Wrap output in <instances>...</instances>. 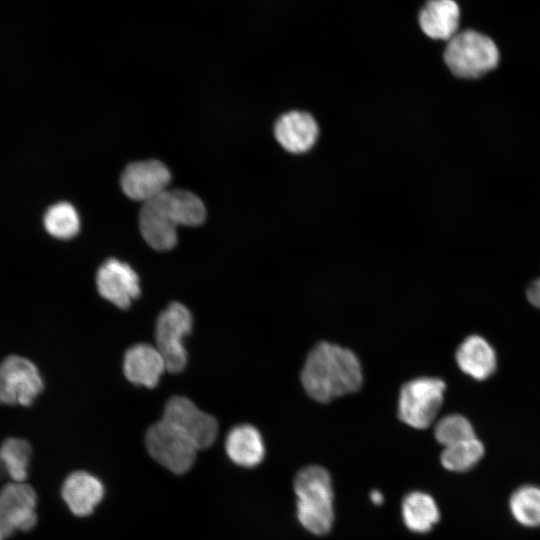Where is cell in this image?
I'll list each match as a JSON object with an SVG mask.
<instances>
[{"label":"cell","instance_id":"8fae6325","mask_svg":"<svg viewBox=\"0 0 540 540\" xmlns=\"http://www.w3.org/2000/svg\"><path fill=\"white\" fill-rule=\"evenodd\" d=\"M170 181L171 174L162 162L146 160L127 165L120 184L127 197L145 203L165 192Z\"/></svg>","mask_w":540,"mask_h":540},{"label":"cell","instance_id":"7402d4cb","mask_svg":"<svg viewBox=\"0 0 540 540\" xmlns=\"http://www.w3.org/2000/svg\"><path fill=\"white\" fill-rule=\"evenodd\" d=\"M513 518L525 527L540 526V487L524 485L516 489L509 500Z\"/></svg>","mask_w":540,"mask_h":540},{"label":"cell","instance_id":"cb8c5ba5","mask_svg":"<svg viewBox=\"0 0 540 540\" xmlns=\"http://www.w3.org/2000/svg\"><path fill=\"white\" fill-rule=\"evenodd\" d=\"M434 435L444 447L476 436L469 420L459 414L446 415L438 420Z\"/></svg>","mask_w":540,"mask_h":540},{"label":"cell","instance_id":"9a60e30c","mask_svg":"<svg viewBox=\"0 0 540 540\" xmlns=\"http://www.w3.org/2000/svg\"><path fill=\"white\" fill-rule=\"evenodd\" d=\"M61 495L69 510L76 516L90 515L104 496L102 482L85 471H76L66 477Z\"/></svg>","mask_w":540,"mask_h":540},{"label":"cell","instance_id":"e0dca14e","mask_svg":"<svg viewBox=\"0 0 540 540\" xmlns=\"http://www.w3.org/2000/svg\"><path fill=\"white\" fill-rule=\"evenodd\" d=\"M459 19V7L454 0H429L419 14L422 31L432 39H451L457 33Z\"/></svg>","mask_w":540,"mask_h":540},{"label":"cell","instance_id":"ffe728a7","mask_svg":"<svg viewBox=\"0 0 540 540\" xmlns=\"http://www.w3.org/2000/svg\"><path fill=\"white\" fill-rule=\"evenodd\" d=\"M31 454V446L26 440L8 438L0 446V468L14 482H24L28 474Z\"/></svg>","mask_w":540,"mask_h":540},{"label":"cell","instance_id":"44dd1931","mask_svg":"<svg viewBox=\"0 0 540 540\" xmlns=\"http://www.w3.org/2000/svg\"><path fill=\"white\" fill-rule=\"evenodd\" d=\"M484 452L483 443L475 436L444 447L441 463L447 470L465 472L482 459Z\"/></svg>","mask_w":540,"mask_h":540},{"label":"cell","instance_id":"d6986e66","mask_svg":"<svg viewBox=\"0 0 540 540\" xmlns=\"http://www.w3.org/2000/svg\"><path fill=\"white\" fill-rule=\"evenodd\" d=\"M440 513L432 496L413 491L402 502V518L406 527L416 533H426L439 521Z\"/></svg>","mask_w":540,"mask_h":540},{"label":"cell","instance_id":"52a82bcc","mask_svg":"<svg viewBox=\"0 0 540 540\" xmlns=\"http://www.w3.org/2000/svg\"><path fill=\"white\" fill-rule=\"evenodd\" d=\"M145 443L151 457L176 474L192 467L198 450L181 430L162 418L149 427Z\"/></svg>","mask_w":540,"mask_h":540},{"label":"cell","instance_id":"ba28073f","mask_svg":"<svg viewBox=\"0 0 540 540\" xmlns=\"http://www.w3.org/2000/svg\"><path fill=\"white\" fill-rule=\"evenodd\" d=\"M43 388L40 372L29 359L11 355L0 363V404L29 406Z\"/></svg>","mask_w":540,"mask_h":540},{"label":"cell","instance_id":"3957f363","mask_svg":"<svg viewBox=\"0 0 540 540\" xmlns=\"http://www.w3.org/2000/svg\"><path fill=\"white\" fill-rule=\"evenodd\" d=\"M299 522L313 534L322 535L331 529L333 490L329 473L320 466L300 470L294 480Z\"/></svg>","mask_w":540,"mask_h":540},{"label":"cell","instance_id":"484cf974","mask_svg":"<svg viewBox=\"0 0 540 540\" xmlns=\"http://www.w3.org/2000/svg\"><path fill=\"white\" fill-rule=\"evenodd\" d=\"M370 499L374 504L379 505V504H381L383 502L384 497L381 494V492L372 491L371 494H370Z\"/></svg>","mask_w":540,"mask_h":540},{"label":"cell","instance_id":"277c9868","mask_svg":"<svg viewBox=\"0 0 540 540\" xmlns=\"http://www.w3.org/2000/svg\"><path fill=\"white\" fill-rule=\"evenodd\" d=\"M499 59L494 41L474 30L456 33L448 40L444 51V61L450 71L465 79L487 74L497 67Z\"/></svg>","mask_w":540,"mask_h":540},{"label":"cell","instance_id":"603a6c76","mask_svg":"<svg viewBox=\"0 0 540 540\" xmlns=\"http://www.w3.org/2000/svg\"><path fill=\"white\" fill-rule=\"evenodd\" d=\"M46 231L58 239L74 237L80 229V218L73 205L59 202L51 206L43 219Z\"/></svg>","mask_w":540,"mask_h":540},{"label":"cell","instance_id":"6da1fadb","mask_svg":"<svg viewBox=\"0 0 540 540\" xmlns=\"http://www.w3.org/2000/svg\"><path fill=\"white\" fill-rule=\"evenodd\" d=\"M362 380L361 364L354 352L329 342L312 348L301 372L306 393L322 403L356 392Z\"/></svg>","mask_w":540,"mask_h":540},{"label":"cell","instance_id":"8992f818","mask_svg":"<svg viewBox=\"0 0 540 540\" xmlns=\"http://www.w3.org/2000/svg\"><path fill=\"white\" fill-rule=\"evenodd\" d=\"M193 318L186 306L172 302L162 311L156 321V348L164 358L166 369L171 373L181 372L187 363L184 337L191 332Z\"/></svg>","mask_w":540,"mask_h":540},{"label":"cell","instance_id":"2e32d148","mask_svg":"<svg viewBox=\"0 0 540 540\" xmlns=\"http://www.w3.org/2000/svg\"><path fill=\"white\" fill-rule=\"evenodd\" d=\"M455 358L462 372L479 381L489 378L497 368L494 348L479 335L467 337L459 345Z\"/></svg>","mask_w":540,"mask_h":540},{"label":"cell","instance_id":"4fadbf2b","mask_svg":"<svg viewBox=\"0 0 540 540\" xmlns=\"http://www.w3.org/2000/svg\"><path fill=\"white\" fill-rule=\"evenodd\" d=\"M319 129L315 119L306 112L291 111L282 115L274 126V135L288 152L300 154L315 144Z\"/></svg>","mask_w":540,"mask_h":540},{"label":"cell","instance_id":"30bf717a","mask_svg":"<svg viewBox=\"0 0 540 540\" xmlns=\"http://www.w3.org/2000/svg\"><path fill=\"white\" fill-rule=\"evenodd\" d=\"M162 419L181 430L198 450L211 446L217 437V420L185 396L171 397L165 404Z\"/></svg>","mask_w":540,"mask_h":540},{"label":"cell","instance_id":"7a4b0ae2","mask_svg":"<svg viewBox=\"0 0 540 540\" xmlns=\"http://www.w3.org/2000/svg\"><path fill=\"white\" fill-rule=\"evenodd\" d=\"M206 218L201 199L186 190H166L143 203L139 227L144 240L158 251L172 249L177 243V226H198Z\"/></svg>","mask_w":540,"mask_h":540},{"label":"cell","instance_id":"ac0fdd59","mask_svg":"<svg viewBox=\"0 0 540 540\" xmlns=\"http://www.w3.org/2000/svg\"><path fill=\"white\" fill-rule=\"evenodd\" d=\"M225 449L229 458L242 467H255L265 455L260 432L249 424L237 425L229 431L225 440Z\"/></svg>","mask_w":540,"mask_h":540},{"label":"cell","instance_id":"5b68a950","mask_svg":"<svg viewBox=\"0 0 540 540\" xmlns=\"http://www.w3.org/2000/svg\"><path fill=\"white\" fill-rule=\"evenodd\" d=\"M445 389V382L439 378L421 377L406 382L399 394V419L416 429L428 428L441 408Z\"/></svg>","mask_w":540,"mask_h":540},{"label":"cell","instance_id":"d4e9b609","mask_svg":"<svg viewBox=\"0 0 540 540\" xmlns=\"http://www.w3.org/2000/svg\"><path fill=\"white\" fill-rule=\"evenodd\" d=\"M528 301L536 308L540 309V278L532 281L526 290Z\"/></svg>","mask_w":540,"mask_h":540},{"label":"cell","instance_id":"5bb4252c","mask_svg":"<svg viewBox=\"0 0 540 540\" xmlns=\"http://www.w3.org/2000/svg\"><path fill=\"white\" fill-rule=\"evenodd\" d=\"M166 369L164 358L152 345L140 343L127 349L124 355L125 377L135 385L154 388Z\"/></svg>","mask_w":540,"mask_h":540},{"label":"cell","instance_id":"7c38bea8","mask_svg":"<svg viewBox=\"0 0 540 540\" xmlns=\"http://www.w3.org/2000/svg\"><path fill=\"white\" fill-rule=\"evenodd\" d=\"M99 294L118 308L127 309L140 295L139 277L130 265L115 258L106 260L96 272Z\"/></svg>","mask_w":540,"mask_h":540},{"label":"cell","instance_id":"9c48e42d","mask_svg":"<svg viewBox=\"0 0 540 540\" xmlns=\"http://www.w3.org/2000/svg\"><path fill=\"white\" fill-rule=\"evenodd\" d=\"M37 496L24 482H11L0 490V540L16 531H29L37 523Z\"/></svg>","mask_w":540,"mask_h":540}]
</instances>
